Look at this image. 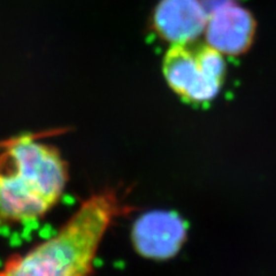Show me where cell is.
Instances as JSON below:
<instances>
[{
    "mask_svg": "<svg viewBox=\"0 0 276 276\" xmlns=\"http://www.w3.org/2000/svg\"><path fill=\"white\" fill-rule=\"evenodd\" d=\"M188 227L177 213L151 210L138 217L131 231L134 246L141 257L166 260L184 244Z\"/></svg>",
    "mask_w": 276,
    "mask_h": 276,
    "instance_id": "cell-4",
    "label": "cell"
},
{
    "mask_svg": "<svg viewBox=\"0 0 276 276\" xmlns=\"http://www.w3.org/2000/svg\"><path fill=\"white\" fill-rule=\"evenodd\" d=\"M208 17L205 34L210 47L231 57L246 53L253 44L257 31V22L250 10L234 3Z\"/></svg>",
    "mask_w": 276,
    "mask_h": 276,
    "instance_id": "cell-5",
    "label": "cell"
},
{
    "mask_svg": "<svg viewBox=\"0 0 276 276\" xmlns=\"http://www.w3.org/2000/svg\"><path fill=\"white\" fill-rule=\"evenodd\" d=\"M207 19L199 0H160L152 15V28L162 40L184 45L200 36Z\"/></svg>",
    "mask_w": 276,
    "mask_h": 276,
    "instance_id": "cell-6",
    "label": "cell"
},
{
    "mask_svg": "<svg viewBox=\"0 0 276 276\" xmlns=\"http://www.w3.org/2000/svg\"><path fill=\"white\" fill-rule=\"evenodd\" d=\"M199 2L203 6L207 16H209L210 14L223 8V7L237 3V0H199Z\"/></svg>",
    "mask_w": 276,
    "mask_h": 276,
    "instance_id": "cell-7",
    "label": "cell"
},
{
    "mask_svg": "<svg viewBox=\"0 0 276 276\" xmlns=\"http://www.w3.org/2000/svg\"><path fill=\"white\" fill-rule=\"evenodd\" d=\"M67 181V165L55 147L28 136L7 141L0 153V226L43 217Z\"/></svg>",
    "mask_w": 276,
    "mask_h": 276,
    "instance_id": "cell-2",
    "label": "cell"
},
{
    "mask_svg": "<svg viewBox=\"0 0 276 276\" xmlns=\"http://www.w3.org/2000/svg\"><path fill=\"white\" fill-rule=\"evenodd\" d=\"M121 212L115 192L91 196L53 237L9 258L0 276H91L99 245Z\"/></svg>",
    "mask_w": 276,
    "mask_h": 276,
    "instance_id": "cell-1",
    "label": "cell"
},
{
    "mask_svg": "<svg viewBox=\"0 0 276 276\" xmlns=\"http://www.w3.org/2000/svg\"><path fill=\"white\" fill-rule=\"evenodd\" d=\"M162 70L166 82L186 103L204 105L213 102L222 89L227 74L222 53L199 46L193 50L172 45L165 54Z\"/></svg>",
    "mask_w": 276,
    "mask_h": 276,
    "instance_id": "cell-3",
    "label": "cell"
}]
</instances>
